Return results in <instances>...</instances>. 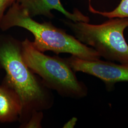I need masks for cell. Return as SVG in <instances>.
<instances>
[{
  "instance_id": "obj_7",
  "label": "cell",
  "mask_w": 128,
  "mask_h": 128,
  "mask_svg": "<svg viewBox=\"0 0 128 128\" xmlns=\"http://www.w3.org/2000/svg\"><path fill=\"white\" fill-rule=\"evenodd\" d=\"M21 103L18 94L5 80L0 84V123L18 121Z\"/></svg>"
},
{
  "instance_id": "obj_2",
  "label": "cell",
  "mask_w": 128,
  "mask_h": 128,
  "mask_svg": "<svg viewBox=\"0 0 128 128\" xmlns=\"http://www.w3.org/2000/svg\"><path fill=\"white\" fill-rule=\"evenodd\" d=\"M14 27L22 28L31 32L34 37L33 45L43 53L52 51L56 55L68 53L87 60L101 58L94 48L83 44L64 30L49 22L40 23L33 20L27 10L17 2L10 6L0 24L2 31Z\"/></svg>"
},
{
  "instance_id": "obj_3",
  "label": "cell",
  "mask_w": 128,
  "mask_h": 128,
  "mask_svg": "<svg viewBox=\"0 0 128 128\" xmlns=\"http://www.w3.org/2000/svg\"><path fill=\"white\" fill-rule=\"evenodd\" d=\"M22 54L25 64L49 89L66 98L79 99L87 96L86 86L78 79L65 58L45 55L28 38L22 42Z\"/></svg>"
},
{
  "instance_id": "obj_5",
  "label": "cell",
  "mask_w": 128,
  "mask_h": 128,
  "mask_svg": "<svg viewBox=\"0 0 128 128\" xmlns=\"http://www.w3.org/2000/svg\"><path fill=\"white\" fill-rule=\"evenodd\" d=\"M65 58L74 72H81L99 78L109 90L117 82H128V64H116L100 59L82 60L73 55Z\"/></svg>"
},
{
  "instance_id": "obj_4",
  "label": "cell",
  "mask_w": 128,
  "mask_h": 128,
  "mask_svg": "<svg viewBox=\"0 0 128 128\" xmlns=\"http://www.w3.org/2000/svg\"><path fill=\"white\" fill-rule=\"evenodd\" d=\"M100 24L64 21L78 40L94 48L110 62L128 64V44L124 32L128 28V18H112Z\"/></svg>"
},
{
  "instance_id": "obj_9",
  "label": "cell",
  "mask_w": 128,
  "mask_h": 128,
  "mask_svg": "<svg viewBox=\"0 0 128 128\" xmlns=\"http://www.w3.org/2000/svg\"><path fill=\"white\" fill-rule=\"evenodd\" d=\"M43 117V111H34L27 122L23 125H20V128H41V123Z\"/></svg>"
},
{
  "instance_id": "obj_6",
  "label": "cell",
  "mask_w": 128,
  "mask_h": 128,
  "mask_svg": "<svg viewBox=\"0 0 128 128\" xmlns=\"http://www.w3.org/2000/svg\"><path fill=\"white\" fill-rule=\"evenodd\" d=\"M16 2L26 10L32 18L42 15L52 18L54 16L51 12L55 10L74 22H90V18L77 9L74 10L72 13L69 12L64 9L60 0H16Z\"/></svg>"
},
{
  "instance_id": "obj_11",
  "label": "cell",
  "mask_w": 128,
  "mask_h": 128,
  "mask_svg": "<svg viewBox=\"0 0 128 128\" xmlns=\"http://www.w3.org/2000/svg\"><path fill=\"white\" fill-rule=\"evenodd\" d=\"M78 121V119L76 117H73L70 119L68 122L64 124L63 126L64 128H73L75 126L76 122Z\"/></svg>"
},
{
  "instance_id": "obj_10",
  "label": "cell",
  "mask_w": 128,
  "mask_h": 128,
  "mask_svg": "<svg viewBox=\"0 0 128 128\" xmlns=\"http://www.w3.org/2000/svg\"><path fill=\"white\" fill-rule=\"evenodd\" d=\"M16 2V0H0V24L4 16L5 10Z\"/></svg>"
},
{
  "instance_id": "obj_1",
  "label": "cell",
  "mask_w": 128,
  "mask_h": 128,
  "mask_svg": "<svg viewBox=\"0 0 128 128\" xmlns=\"http://www.w3.org/2000/svg\"><path fill=\"white\" fill-rule=\"evenodd\" d=\"M0 66L6 72L4 80L20 97V125L27 122L34 111L43 112L52 107L54 97L51 90L23 61L22 42L10 36L0 37Z\"/></svg>"
},
{
  "instance_id": "obj_8",
  "label": "cell",
  "mask_w": 128,
  "mask_h": 128,
  "mask_svg": "<svg viewBox=\"0 0 128 128\" xmlns=\"http://www.w3.org/2000/svg\"><path fill=\"white\" fill-rule=\"evenodd\" d=\"M89 10L92 14L100 15L107 18H128V0H120L118 5L111 11H99L94 9L90 3Z\"/></svg>"
}]
</instances>
